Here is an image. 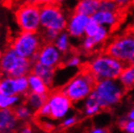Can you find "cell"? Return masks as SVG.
Returning a JSON list of instances; mask_svg holds the SVG:
<instances>
[{
	"label": "cell",
	"mask_w": 134,
	"mask_h": 133,
	"mask_svg": "<svg viewBox=\"0 0 134 133\" xmlns=\"http://www.w3.org/2000/svg\"><path fill=\"white\" fill-rule=\"evenodd\" d=\"M82 68L91 73L96 82H100L104 80H119L125 68V64L108 53L101 52L95 53L87 61L84 62Z\"/></svg>",
	"instance_id": "1"
},
{
	"label": "cell",
	"mask_w": 134,
	"mask_h": 133,
	"mask_svg": "<svg viewBox=\"0 0 134 133\" xmlns=\"http://www.w3.org/2000/svg\"><path fill=\"white\" fill-rule=\"evenodd\" d=\"M96 80L84 68H81L73 78H71L61 90L72 102H78L88 97L94 91Z\"/></svg>",
	"instance_id": "2"
},
{
	"label": "cell",
	"mask_w": 134,
	"mask_h": 133,
	"mask_svg": "<svg viewBox=\"0 0 134 133\" xmlns=\"http://www.w3.org/2000/svg\"><path fill=\"white\" fill-rule=\"evenodd\" d=\"M104 53L115 57L125 66L134 63V32L133 30L114 37L104 47Z\"/></svg>",
	"instance_id": "3"
},
{
	"label": "cell",
	"mask_w": 134,
	"mask_h": 133,
	"mask_svg": "<svg viewBox=\"0 0 134 133\" xmlns=\"http://www.w3.org/2000/svg\"><path fill=\"white\" fill-rule=\"evenodd\" d=\"M44 45L43 38L40 32H24L20 33L11 39L8 46L13 49L21 57L35 61L37 53Z\"/></svg>",
	"instance_id": "4"
},
{
	"label": "cell",
	"mask_w": 134,
	"mask_h": 133,
	"mask_svg": "<svg viewBox=\"0 0 134 133\" xmlns=\"http://www.w3.org/2000/svg\"><path fill=\"white\" fill-rule=\"evenodd\" d=\"M1 72L3 77H20L28 76L31 73L33 61L21 57L13 49L8 46L1 54Z\"/></svg>",
	"instance_id": "5"
},
{
	"label": "cell",
	"mask_w": 134,
	"mask_h": 133,
	"mask_svg": "<svg viewBox=\"0 0 134 133\" xmlns=\"http://www.w3.org/2000/svg\"><path fill=\"white\" fill-rule=\"evenodd\" d=\"M93 95L97 100L100 109L107 111L115 104L119 103L126 93L119 80H104L97 82Z\"/></svg>",
	"instance_id": "6"
},
{
	"label": "cell",
	"mask_w": 134,
	"mask_h": 133,
	"mask_svg": "<svg viewBox=\"0 0 134 133\" xmlns=\"http://www.w3.org/2000/svg\"><path fill=\"white\" fill-rule=\"evenodd\" d=\"M40 8L41 6L32 1L21 4L15 11V20L20 31L24 32H40Z\"/></svg>",
	"instance_id": "7"
},
{
	"label": "cell",
	"mask_w": 134,
	"mask_h": 133,
	"mask_svg": "<svg viewBox=\"0 0 134 133\" xmlns=\"http://www.w3.org/2000/svg\"><path fill=\"white\" fill-rule=\"evenodd\" d=\"M40 20L42 29H50L61 33L66 30L68 16L60 5L55 3L41 6Z\"/></svg>",
	"instance_id": "8"
},
{
	"label": "cell",
	"mask_w": 134,
	"mask_h": 133,
	"mask_svg": "<svg viewBox=\"0 0 134 133\" xmlns=\"http://www.w3.org/2000/svg\"><path fill=\"white\" fill-rule=\"evenodd\" d=\"M47 103L51 108V119L57 120L65 116L70 109L72 101L65 95L61 87L51 90L48 95Z\"/></svg>",
	"instance_id": "9"
},
{
	"label": "cell",
	"mask_w": 134,
	"mask_h": 133,
	"mask_svg": "<svg viewBox=\"0 0 134 133\" xmlns=\"http://www.w3.org/2000/svg\"><path fill=\"white\" fill-rule=\"evenodd\" d=\"M63 60L64 56L57 50L54 44L44 43L39 53H37L34 62L57 70L61 65H63Z\"/></svg>",
	"instance_id": "10"
},
{
	"label": "cell",
	"mask_w": 134,
	"mask_h": 133,
	"mask_svg": "<svg viewBox=\"0 0 134 133\" xmlns=\"http://www.w3.org/2000/svg\"><path fill=\"white\" fill-rule=\"evenodd\" d=\"M90 20H91V18L73 11L68 16L67 26L65 31L70 35L71 38L82 40L85 37V30H86V27H87Z\"/></svg>",
	"instance_id": "11"
},
{
	"label": "cell",
	"mask_w": 134,
	"mask_h": 133,
	"mask_svg": "<svg viewBox=\"0 0 134 133\" xmlns=\"http://www.w3.org/2000/svg\"><path fill=\"white\" fill-rule=\"evenodd\" d=\"M121 13H122V11L108 12V11L99 10L91 19L95 20L100 26L107 27L110 30H112L119 26V24L122 19Z\"/></svg>",
	"instance_id": "12"
},
{
	"label": "cell",
	"mask_w": 134,
	"mask_h": 133,
	"mask_svg": "<svg viewBox=\"0 0 134 133\" xmlns=\"http://www.w3.org/2000/svg\"><path fill=\"white\" fill-rule=\"evenodd\" d=\"M99 8L100 3L95 0H80L77 1L74 11L88 18H92L99 11Z\"/></svg>",
	"instance_id": "13"
},
{
	"label": "cell",
	"mask_w": 134,
	"mask_h": 133,
	"mask_svg": "<svg viewBox=\"0 0 134 133\" xmlns=\"http://www.w3.org/2000/svg\"><path fill=\"white\" fill-rule=\"evenodd\" d=\"M55 72H57V69L44 66V65L38 63V62H33V66L31 69V73L40 77L50 87L53 85Z\"/></svg>",
	"instance_id": "14"
},
{
	"label": "cell",
	"mask_w": 134,
	"mask_h": 133,
	"mask_svg": "<svg viewBox=\"0 0 134 133\" xmlns=\"http://www.w3.org/2000/svg\"><path fill=\"white\" fill-rule=\"evenodd\" d=\"M17 117L12 108L1 110V133H13Z\"/></svg>",
	"instance_id": "15"
},
{
	"label": "cell",
	"mask_w": 134,
	"mask_h": 133,
	"mask_svg": "<svg viewBox=\"0 0 134 133\" xmlns=\"http://www.w3.org/2000/svg\"><path fill=\"white\" fill-rule=\"evenodd\" d=\"M28 83H29V87L30 91L40 95H49L51 91V87L45 83L40 77L36 76L34 74L30 73L27 76Z\"/></svg>",
	"instance_id": "16"
},
{
	"label": "cell",
	"mask_w": 134,
	"mask_h": 133,
	"mask_svg": "<svg viewBox=\"0 0 134 133\" xmlns=\"http://www.w3.org/2000/svg\"><path fill=\"white\" fill-rule=\"evenodd\" d=\"M24 99L23 104L27 106L28 108L33 109L35 112L39 110L41 107H43L45 104L47 103L48 95H40L34 93L32 91H29L26 95H24Z\"/></svg>",
	"instance_id": "17"
},
{
	"label": "cell",
	"mask_w": 134,
	"mask_h": 133,
	"mask_svg": "<svg viewBox=\"0 0 134 133\" xmlns=\"http://www.w3.org/2000/svg\"><path fill=\"white\" fill-rule=\"evenodd\" d=\"M0 95H6V96L19 95L16 78L2 77L0 83Z\"/></svg>",
	"instance_id": "18"
},
{
	"label": "cell",
	"mask_w": 134,
	"mask_h": 133,
	"mask_svg": "<svg viewBox=\"0 0 134 133\" xmlns=\"http://www.w3.org/2000/svg\"><path fill=\"white\" fill-rule=\"evenodd\" d=\"M54 45L57 47V49L60 52L64 57L72 53V43H71V37L66 31H63L59 33L57 40L54 41Z\"/></svg>",
	"instance_id": "19"
},
{
	"label": "cell",
	"mask_w": 134,
	"mask_h": 133,
	"mask_svg": "<svg viewBox=\"0 0 134 133\" xmlns=\"http://www.w3.org/2000/svg\"><path fill=\"white\" fill-rule=\"evenodd\" d=\"M120 83L121 84V86L124 87V88L126 90L127 92L128 90H132L134 87V73L133 70L131 68V66H125L124 69L122 73L121 74V76L119 78Z\"/></svg>",
	"instance_id": "20"
},
{
	"label": "cell",
	"mask_w": 134,
	"mask_h": 133,
	"mask_svg": "<svg viewBox=\"0 0 134 133\" xmlns=\"http://www.w3.org/2000/svg\"><path fill=\"white\" fill-rule=\"evenodd\" d=\"M63 66L68 67V68H79V70L83 67L84 62L82 61L80 54H77L75 53H71L66 57H64Z\"/></svg>",
	"instance_id": "21"
},
{
	"label": "cell",
	"mask_w": 134,
	"mask_h": 133,
	"mask_svg": "<svg viewBox=\"0 0 134 133\" xmlns=\"http://www.w3.org/2000/svg\"><path fill=\"white\" fill-rule=\"evenodd\" d=\"M40 34L42 38H43L44 43H49V44H54V41L57 40V36L59 33L57 31L50 29H41Z\"/></svg>",
	"instance_id": "22"
},
{
	"label": "cell",
	"mask_w": 134,
	"mask_h": 133,
	"mask_svg": "<svg viewBox=\"0 0 134 133\" xmlns=\"http://www.w3.org/2000/svg\"><path fill=\"white\" fill-rule=\"evenodd\" d=\"M100 25L98 24L94 20H92L91 18V20L87 23L86 30H85V36L86 37H94L96 35L99 29H100Z\"/></svg>",
	"instance_id": "23"
},
{
	"label": "cell",
	"mask_w": 134,
	"mask_h": 133,
	"mask_svg": "<svg viewBox=\"0 0 134 133\" xmlns=\"http://www.w3.org/2000/svg\"><path fill=\"white\" fill-rule=\"evenodd\" d=\"M14 111V113L16 115L18 120H20V119H26L28 117L31 116V112L29 110V108L25 105H20V106H18V107H15V108H12Z\"/></svg>",
	"instance_id": "24"
},
{
	"label": "cell",
	"mask_w": 134,
	"mask_h": 133,
	"mask_svg": "<svg viewBox=\"0 0 134 133\" xmlns=\"http://www.w3.org/2000/svg\"><path fill=\"white\" fill-rule=\"evenodd\" d=\"M99 10L102 11H108V12H120L122 11L118 6V4L114 1H110V0H103L100 2V8Z\"/></svg>",
	"instance_id": "25"
},
{
	"label": "cell",
	"mask_w": 134,
	"mask_h": 133,
	"mask_svg": "<svg viewBox=\"0 0 134 133\" xmlns=\"http://www.w3.org/2000/svg\"><path fill=\"white\" fill-rule=\"evenodd\" d=\"M33 121L41 130H43L45 132H48V133L53 132L54 129V126L52 123H47L45 120H41V118H35V117H33Z\"/></svg>",
	"instance_id": "26"
},
{
	"label": "cell",
	"mask_w": 134,
	"mask_h": 133,
	"mask_svg": "<svg viewBox=\"0 0 134 133\" xmlns=\"http://www.w3.org/2000/svg\"><path fill=\"white\" fill-rule=\"evenodd\" d=\"M18 99H19L18 95H14V96L0 95V106H1V109L9 108V106L14 104L16 101H18Z\"/></svg>",
	"instance_id": "27"
},
{
	"label": "cell",
	"mask_w": 134,
	"mask_h": 133,
	"mask_svg": "<svg viewBox=\"0 0 134 133\" xmlns=\"http://www.w3.org/2000/svg\"><path fill=\"white\" fill-rule=\"evenodd\" d=\"M119 126L127 133H134V120H121L119 123Z\"/></svg>",
	"instance_id": "28"
},
{
	"label": "cell",
	"mask_w": 134,
	"mask_h": 133,
	"mask_svg": "<svg viewBox=\"0 0 134 133\" xmlns=\"http://www.w3.org/2000/svg\"><path fill=\"white\" fill-rule=\"evenodd\" d=\"M76 121H77V119L76 118H70V119H67L65 121H63V123L60 124V128H63V129H65V128H67V127L71 126V125H73V124H75L76 123Z\"/></svg>",
	"instance_id": "29"
},
{
	"label": "cell",
	"mask_w": 134,
	"mask_h": 133,
	"mask_svg": "<svg viewBox=\"0 0 134 133\" xmlns=\"http://www.w3.org/2000/svg\"><path fill=\"white\" fill-rule=\"evenodd\" d=\"M19 133H32V127H31V123H25L21 126V128L20 129Z\"/></svg>",
	"instance_id": "30"
},
{
	"label": "cell",
	"mask_w": 134,
	"mask_h": 133,
	"mask_svg": "<svg viewBox=\"0 0 134 133\" xmlns=\"http://www.w3.org/2000/svg\"><path fill=\"white\" fill-rule=\"evenodd\" d=\"M35 4L39 5V6H44V5H48V4L54 3V0H30Z\"/></svg>",
	"instance_id": "31"
},
{
	"label": "cell",
	"mask_w": 134,
	"mask_h": 133,
	"mask_svg": "<svg viewBox=\"0 0 134 133\" xmlns=\"http://www.w3.org/2000/svg\"><path fill=\"white\" fill-rule=\"evenodd\" d=\"M91 133H111V130L109 128H95L91 130Z\"/></svg>",
	"instance_id": "32"
},
{
	"label": "cell",
	"mask_w": 134,
	"mask_h": 133,
	"mask_svg": "<svg viewBox=\"0 0 134 133\" xmlns=\"http://www.w3.org/2000/svg\"><path fill=\"white\" fill-rule=\"evenodd\" d=\"M128 118L130 119L131 120H134V109L130 111V113L128 114Z\"/></svg>",
	"instance_id": "33"
},
{
	"label": "cell",
	"mask_w": 134,
	"mask_h": 133,
	"mask_svg": "<svg viewBox=\"0 0 134 133\" xmlns=\"http://www.w3.org/2000/svg\"><path fill=\"white\" fill-rule=\"evenodd\" d=\"M66 0H54V3L55 4H58V5H61V4L63 3V2H65Z\"/></svg>",
	"instance_id": "34"
},
{
	"label": "cell",
	"mask_w": 134,
	"mask_h": 133,
	"mask_svg": "<svg viewBox=\"0 0 134 133\" xmlns=\"http://www.w3.org/2000/svg\"><path fill=\"white\" fill-rule=\"evenodd\" d=\"M131 68H132V70H133V73H134V63L131 65Z\"/></svg>",
	"instance_id": "35"
},
{
	"label": "cell",
	"mask_w": 134,
	"mask_h": 133,
	"mask_svg": "<svg viewBox=\"0 0 134 133\" xmlns=\"http://www.w3.org/2000/svg\"><path fill=\"white\" fill-rule=\"evenodd\" d=\"M95 1H97V2H99V3H100V2H102L103 0H95Z\"/></svg>",
	"instance_id": "36"
},
{
	"label": "cell",
	"mask_w": 134,
	"mask_h": 133,
	"mask_svg": "<svg viewBox=\"0 0 134 133\" xmlns=\"http://www.w3.org/2000/svg\"><path fill=\"white\" fill-rule=\"evenodd\" d=\"M110 1H114V2H117L118 0H110Z\"/></svg>",
	"instance_id": "37"
},
{
	"label": "cell",
	"mask_w": 134,
	"mask_h": 133,
	"mask_svg": "<svg viewBox=\"0 0 134 133\" xmlns=\"http://www.w3.org/2000/svg\"><path fill=\"white\" fill-rule=\"evenodd\" d=\"M77 1H80V0H77Z\"/></svg>",
	"instance_id": "38"
}]
</instances>
